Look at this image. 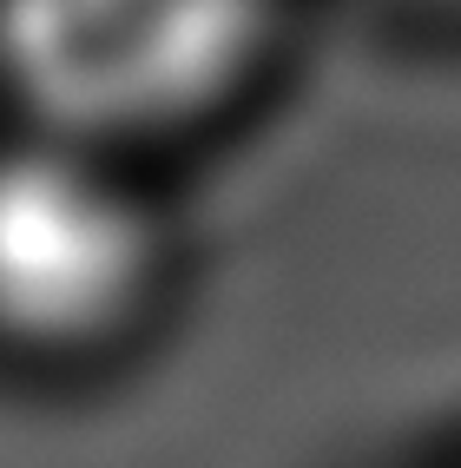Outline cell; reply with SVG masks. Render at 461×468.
I'll return each mask as SVG.
<instances>
[{"instance_id":"cell-1","label":"cell","mask_w":461,"mask_h":468,"mask_svg":"<svg viewBox=\"0 0 461 468\" xmlns=\"http://www.w3.org/2000/svg\"><path fill=\"white\" fill-rule=\"evenodd\" d=\"M277 0H0V80L40 133L112 145L237 100Z\"/></svg>"},{"instance_id":"cell-2","label":"cell","mask_w":461,"mask_h":468,"mask_svg":"<svg viewBox=\"0 0 461 468\" xmlns=\"http://www.w3.org/2000/svg\"><path fill=\"white\" fill-rule=\"evenodd\" d=\"M159 284V225L92 145H0V343L86 356L119 343Z\"/></svg>"},{"instance_id":"cell-3","label":"cell","mask_w":461,"mask_h":468,"mask_svg":"<svg viewBox=\"0 0 461 468\" xmlns=\"http://www.w3.org/2000/svg\"><path fill=\"white\" fill-rule=\"evenodd\" d=\"M415 7H461V0H415Z\"/></svg>"}]
</instances>
